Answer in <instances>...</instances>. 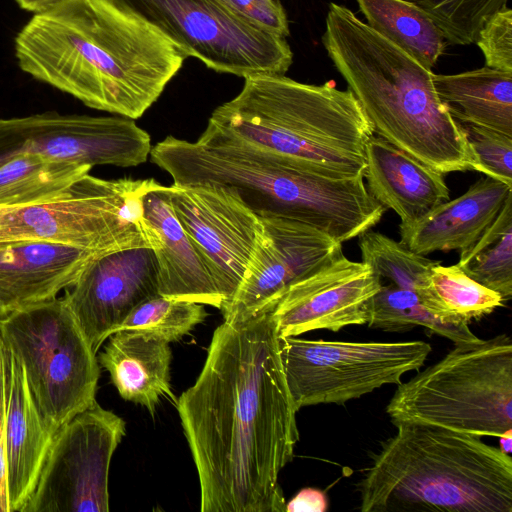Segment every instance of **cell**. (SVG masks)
<instances>
[{
    "label": "cell",
    "mask_w": 512,
    "mask_h": 512,
    "mask_svg": "<svg viewBox=\"0 0 512 512\" xmlns=\"http://www.w3.org/2000/svg\"><path fill=\"white\" fill-rule=\"evenodd\" d=\"M176 408L202 512L285 511L279 474L299 432L271 310L215 329L204 366Z\"/></svg>",
    "instance_id": "6da1fadb"
},
{
    "label": "cell",
    "mask_w": 512,
    "mask_h": 512,
    "mask_svg": "<svg viewBox=\"0 0 512 512\" xmlns=\"http://www.w3.org/2000/svg\"><path fill=\"white\" fill-rule=\"evenodd\" d=\"M19 68L80 100L140 118L186 55L157 28L108 0H65L34 14L14 41Z\"/></svg>",
    "instance_id": "7a4b0ae2"
},
{
    "label": "cell",
    "mask_w": 512,
    "mask_h": 512,
    "mask_svg": "<svg viewBox=\"0 0 512 512\" xmlns=\"http://www.w3.org/2000/svg\"><path fill=\"white\" fill-rule=\"evenodd\" d=\"M150 160L175 185L232 186L258 216L297 221L340 243L371 229L386 211L369 193L362 176L322 173L225 134L210 123L194 142L167 136L151 148Z\"/></svg>",
    "instance_id": "3957f363"
},
{
    "label": "cell",
    "mask_w": 512,
    "mask_h": 512,
    "mask_svg": "<svg viewBox=\"0 0 512 512\" xmlns=\"http://www.w3.org/2000/svg\"><path fill=\"white\" fill-rule=\"evenodd\" d=\"M321 40L374 133L441 174L474 170L460 125L435 90L432 70L335 2L328 5Z\"/></svg>",
    "instance_id": "277c9868"
},
{
    "label": "cell",
    "mask_w": 512,
    "mask_h": 512,
    "mask_svg": "<svg viewBox=\"0 0 512 512\" xmlns=\"http://www.w3.org/2000/svg\"><path fill=\"white\" fill-rule=\"evenodd\" d=\"M356 484L362 512H512V459L479 436L395 425Z\"/></svg>",
    "instance_id": "5b68a950"
},
{
    "label": "cell",
    "mask_w": 512,
    "mask_h": 512,
    "mask_svg": "<svg viewBox=\"0 0 512 512\" xmlns=\"http://www.w3.org/2000/svg\"><path fill=\"white\" fill-rule=\"evenodd\" d=\"M225 134L335 177H363L374 134L357 98L334 81L306 84L285 74L244 78L241 91L212 112Z\"/></svg>",
    "instance_id": "8992f818"
},
{
    "label": "cell",
    "mask_w": 512,
    "mask_h": 512,
    "mask_svg": "<svg viewBox=\"0 0 512 512\" xmlns=\"http://www.w3.org/2000/svg\"><path fill=\"white\" fill-rule=\"evenodd\" d=\"M394 426L415 423L499 437L512 429V342L508 335L455 344L400 383L386 406Z\"/></svg>",
    "instance_id": "52a82bcc"
},
{
    "label": "cell",
    "mask_w": 512,
    "mask_h": 512,
    "mask_svg": "<svg viewBox=\"0 0 512 512\" xmlns=\"http://www.w3.org/2000/svg\"><path fill=\"white\" fill-rule=\"evenodd\" d=\"M158 183L152 178L106 180L88 173L50 199L0 208V242L49 241L100 255L150 247L142 202Z\"/></svg>",
    "instance_id": "ba28073f"
},
{
    "label": "cell",
    "mask_w": 512,
    "mask_h": 512,
    "mask_svg": "<svg viewBox=\"0 0 512 512\" xmlns=\"http://www.w3.org/2000/svg\"><path fill=\"white\" fill-rule=\"evenodd\" d=\"M0 329L53 434L96 401L99 362L64 297L2 315Z\"/></svg>",
    "instance_id": "9c48e42d"
},
{
    "label": "cell",
    "mask_w": 512,
    "mask_h": 512,
    "mask_svg": "<svg viewBox=\"0 0 512 512\" xmlns=\"http://www.w3.org/2000/svg\"><path fill=\"white\" fill-rule=\"evenodd\" d=\"M142 18L185 55L218 73L248 77L285 74L293 52L285 38L268 33L225 0H108Z\"/></svg>",
    "instance_id": "30bf717a"
},
{
    "label": "cell",
    "mask_w": 512,
    "mask_h": 512,
    "mask_svg": "<svg viewBox=\"0 0 512 512\" xmlns=\"http://www.w3.org/2000/svg\"><path fill=\"white\" fill-rule=\"evenodd\" d=\"M280 357L296 410L345 404L383 385H399L432 351L422 340L351 342L279 337Z\"/></svg>",
    "instance_id": "8fae6325"
},
{
    "label": "cell",
    "mask_w": 512,
    "mask_h": 512,
    "mask_svg": "<svg viewBox=\"0 0 512 512\" xmlns=\"http://www.w3.org/2000/svg\"><path fill=\"white\" fill-rule=\"evenodd\" d=\"M125 421L97 401L53 436L34 489L20 512H107L112 456Z\"/></svg>",
    "instance_id": "7c38bea8"
},
{
    "label": "cell",
    "mask_w": 512,
    "mask_h": 512,
    "mask_svg": "<svg viewBox=\"0 0 512 512\" xmlns=\"http://www.w3.org/2000/svg\"><path fill=\"white\" fill-rule=\"evenodd\" d=\"M150 135L133 119L45 112L0 118V166L36 154L93 166L134 167L147 161Z\"/></svg>",
    "instance_id": "4fadbf2b"
},
{
    "label": "cell",
    "mask_w": 512,
    "mask_h": 512,
    "mask_svg": "<svg viewBox=\"0 0 512 512\" xmlns=\"http://www.w3.org/2000/svg\"><path fill=\"white\" fill-rule=\"evenodd\" d=\"M173 211L202 257L223 312L243 279L262 232V221L232 186H167Z\"/></svg>",
    "instance_id": "5bb4252c"
},
{
    "label": "cell",
    "mask_w": 512,
    "mask_h": 512,
    "mask_svg": "<svg viewBox=\"0 0 512 512\" xmlns=\"http://www.w3.org/2000/svg\"><path fill=\"white\" fill-rule=\"evenodd\" d=\"M262 232L224 320L270 311L294 283L314 273L342 252V243L306 224L260 217Z\"/></svg>",
    "instance_id": "9a60e30c"
},
{
    "label": "cell",
    "mask_w": 512,
    "mask_h": 512,
    "mask_svg": "<svg viewBox=\"0 0 512 512\" xmlns=\"http://www.w3.org/2000/svg\"><path fill=\"white\" fill-rule=\"evenodd\" d=\"M379 288V278L368 264L349 260L341 253L292 284L278 299L271 310L278 335L336 332L351 325H367Z\"/></svg>",
    "instance_id": "2e32d148"
},
{
    "label": "cell",
    "mask_w": 512,
    "mask_h": 512,
    "mask_svg": "<svg viewBox=\"0 0 512 512\" xmlns=\"http://www.w3.org/2000/svg\"><path fill=\"white\" fill-rule=\"evenodd\" d=\"M156 295L158 265L154 251L137 247L94 260L63 297L97 353L135 307Z\"/></svg>",
    "instance_id": "e0dca14e"
},
{
    "label": "cell",
    "mask_w": 512,
    "mask_h": 512,
    "mask_svg": "<svg viewBox=\"0 0 512 512\" xmlns=\"http://www.w3.org/2000/svg\"><path fill=\"white\" fill-rule=\"evenodd\" d=\"M100 256L49 241L0 242V316L57 297Z\"/></svg>",
    "instance_id": "ac0fdd59"
},
{
    "label": "cell",
    "mask_w": 512,
    "mask_h": 512,
    "mask_svg": "<svg viewBox=\"0 0 512 512\" xmlns=\"http://www.w3.org/2000/svg\"><path fill=\"white\" fill-rule=\"evenodd\" d=\"M143 216L150 230V247L158 265V294L210 305L223 300L195 245L177 219L167 186L158 183L143 196Z\"/></svg>",
    "instance_id": "d6986e66"
},
{
    "label": "cell",
    "mask_w": 512,
    "mask_h": 512,
    "mask_svg": "<svg viewBox=\"0 0 512 512\" xmlns=\"http://www.w3.org/2000/svg\"><path fill=\"white\" fill-rule=\"evenodd\" d=\"M3 356L8 496L10 512H20L34 489L55 434L41 417L24 367L5 340Z\"/></svg>",
    "instance_id": "ffe728a7"
},
{
    "label": "cell",
    "mask_w": 512,
    "mask_h": 512,
    "mask_svg": "<svg viewBox=\"0 0 512 512\" xmlns=\"http://www.w3.org/2000/svg\"><path fill=\"white\" fill-rule=\"evenodd\" d=\"M511 191L512 186L483 176L458 198L439 204L412 223H400L399 242L423 256L435 251H461L479 239Z\"/></svg>",
    "instance_id": "44dd1931"
},
{
    "label": "cell",
    "mask_w": 512,
    "mask_h": 512,
    "mask_svg": "<svg viewBox=\"0 0 512 512\" xmlns=\"http://www.w3.org/2000/svg\"><path fill=\"white\" fill-rule=\"evenodd\" d=\"M363 178L373 198L403 224L420 219L450 196L443 174L374 134L366 145Z\"/></svg>",
    "instance_id": "7402d4cb"
},
{
    "label": "cell",
    "mask_w": 512,
    "mask_h": 512,
    "mask_svg": "<svg viewBox=\"0 0 512 512\" xmlns=\"http://www.w3.org/2000/svg\"><path fill=\"white\" fill-rule=\"evenodd\" d=\"M169 343L153 335L120 330L108 337L98 356L120 396L148 409L153 416L161 397L175 398L170 384Z\"/></svg>",
    "instance_id": "603a6c76"
},
{
    "label": "cell",
    "mask_w": 512,
    "mask_h": 512,
    "mask_svg": "<svg viewBox=\"0 0 512 512\" xmlns=\"http://www.w3.org/2000/svg\"><path fill=\"white\" fill-rule=\"evenodd\" d=\"M433 84L457 122L512 137V74L484 66L457 74H434Z\"/></svg>",
    "instance_id": "cb8c5ba5"
},
{
    "label": "cell",
    "mask_w": 512,
    "mask_h": 512,
    "mask_svg": "<svg viewBox=\"0 0 512 512\" xmlns=\"http://www.w3.org/2000/svg\"><path fill=\"white\" fill-rule=\"evenodd\" d=\"M367 25L432 70L447 42L434 21L409 0H356Z\"/></svg>",
    "instance_id": "d4e9b609"
},
{
    "label": "cell",
    "mask_w": 512,
    "mask_h": 512,
    "mask_svg": "<svg viewBox=\"0 0 512 512\" xmlns=\"http://www.w3.org/2000/svg\"><path fill=\"white\" fill-rule=\"evenodd\" d=\"M91 168L36 154L12 158L0 166V208L50 199L88 174Z\"/></svg>",
    "instance_id": "484cf974"
},
{
    "label": "cell",
    "mask_w": 512,
    "mask_h": 512,
    "mask_svg": "<svg viewBox=\"0 0 512 512\" xmlns=\"http://www.w3.org/2000/svg\"><path fill=\"white\" fill-rule=\"evenodd\" d=\"M421 303L444 322L468 324L504 305L497 292L481 285L457 264L444 266L436 261L430 268Z\"/></svg>",
    "instance_id": "4316f807"
},
{
    "label": "cell",
    "mask_w": 512,
    "mask_h": 512,
    "mask_svg": "<svg viewBox=\"0 0 512 512\" xmlns=\"http://www.w3.org/2000/svg\"><path fill=\"white\" fill-rule=\"evenodd\" d=\"M457 266L504 301L512 296V194L479 239L459 251Z\"/></svg>",
    "instance_id": "83f0119b"
},
{
    "label": "cell",
    "mask_w": 512,
    "mask_h": 512,
    "mask_svg": "<svg viewBox=\"0 0 512 512\" xmlns=\"http://www.w3.org/2000/svg\"><path fill=\"white\" fill-rule=\"evenodd\" d=\"M367 325L384 331H402L422 326L448 338L454 344L480 339L469 329L468 324L444 322L430 313L413 290L386 281H380Z\"/></svg>",
    "instance_id": "f1b7e54d"
},
{
    "label": "cell",
    "mask_w": 512,
    "mask_h": 512,
    "mask_svg": "<svg viewBox=\"0 0 512 512\" xmlns=\"http://www.w3.org/2000/svg\"><path fill=\"white\" fill-rule=\"evenodd\" d=\"M206 317L207 312L203 304L158 294L135 307L115 332L139 331L171 343L182 339Z\"/></svg>",
    "instance_id": "f546056e"
},
{
    "label": "cell",
    "mask_w": 512,
    "mask_h": 512,
    "mask_svg": "<svg viewBox=\"0 0 512 512\" xmlns=\"http://www.w3.org/2000/svg\"><path fill=\"white\" fill-rule=\"evenodd\" d=\"M409 1L428 14L451 45L475 43L484 24L508 3V0Z\"/></svg>",
    "instance_id": "4dcf8cb0"
},
{
    "label": "cell",
    "mask_w": 512,
    "mask_h": 512,
    "mask_svg": "<svg viewBox=\"0 0 512 512\" xmlns=\"http://www.w3.org/2000/svg\"><path fill=\"white\" fill-rule=\"evenodd\" d=\"M459 125L472 155L474 171L512 186V137L482 126Z\"/></svg>",
    "instance_id": "1f68e13d"
},
{
    "label": "cell",
    "mask_w": 512,
    "mask_h": 512,
    "mask_svg": "<svg viewBox=\"0 0 512 512\" xmlns=\"http://www.w3.org/2000/svg\"><path fill=\"white\" fill-rule=\"evenodd\" d=\"M475 43L485 66L512 74V10L508 6L492 16L479 31Z\"/></svg>",
    "instance_id": "d6a6232c"
},
{
    "label": "cell",
    "mask_w": 512,
    "mask_h": 512,
    "mask_svg": "<svg viewBox=\"0 0 512 512\" xmlns=\"http://www.w3.org/2000/svg\"><path fill=\"white\" fill-rule=\"evenodd\" d=\"M260 29L286 38L290 35L286 11L278 0H225Z\"/></svg>",
    "instance_id": "836d02e7"
},
{
    "label": "cell",
    "mask_w": 512,
    "mask_h": 512,
    "mask_svg": "<svg viewBox=\"0 0 512 512\" xmlns=\"http://www.w3.org/2000/svg\"><path fill=\"white\" fill-rule=\"evenodd\" d=\"M3 348L4 339L0 329V512H10L6 462V394Z\"/></svg>",
    "instance_id": "e575fe53"
},
{
    "label": "cell",
    "mask_w": 512,
    "mask_h": 512,
    "mask_svg": "<svg viewBox=\"0 0 512 512\" xmlns=\"http://www.w3.org/2000/svg\"><path fill=\"white\" fill-rule=\"evenodd\" d=\"M328 509V500L325 492L317 488L301 489L285 505L288 512H325Z\"/></svg>",
    "instance_id": "d590c367"
},
{
    "label": "cell",
    "mask_w": 512,
    "mask_h": 512,
    "mask_svg": "<svg viewBox=\"0 0 512 512\" xmlns=\"http://www.w3.org/2000/svg\"><path fill=\"white\" fill-rule=\"evenodd\" d=\"M18 6L28 12L41 14L47 12L65 0H15Z\"/></svg>",
    "instance_id": "8d00e7d4"
},
{
    "label": "cell",
    "mask_w": 512,
    "mask_h": 512,
    "mask_svg": "<svg viewBox=\"0 0 512 512\" xmlns=\"http://www.w3.org/2000/svg\"><path fill=\"white\" fill-rule=\"evenodd\" d=\"M500 439V450L503 452L510 454L512 447V429L507 430L504 434L499 436Z\"/></svg>",
    "instance_id": "74e56055"
}]
</instances>
